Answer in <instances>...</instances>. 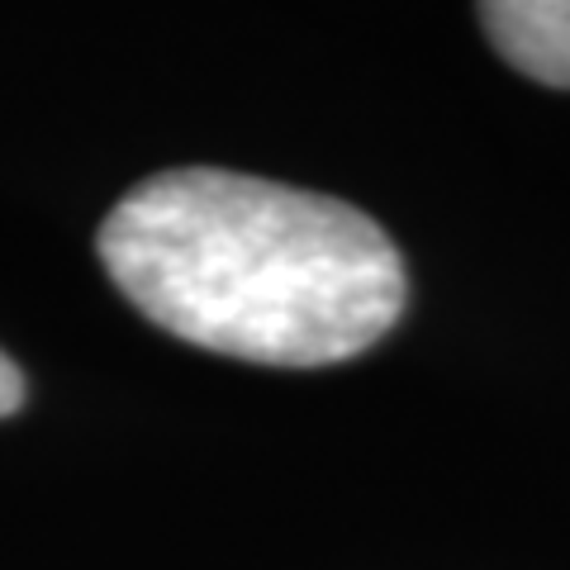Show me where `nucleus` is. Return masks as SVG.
<instances>
[{
  "label": "nucleus",
  "mask_w": 570,
  "mask_h": 570,
  "mask_svg": "<svg viewBox=\"0 0 570 570\" xmlns=\"http://www.w3.org/2000/svg\"><path fill=\"white\" fill-rule=\"evenodd\" d=\"M110 281L157 328L262 366L366 352L404 309V262L347 200L224 167H171L100 224Z\"/></svg>",
  "instance_id": "1"
},
{
  "label": "nucleus",
  "mask_w": 570,
  "mask_h": 570,
  "mask_svg": "<svg viewBox=\"0 0 570 570\" xmlns=\"http://www.w3.org/2000/svg\"><path fill=\"white\" fill-rule=\"evenodd\" d=\"M480 24L509 67L570 91V0H490Z\"/></svg>",
  "instance_id": "2"
},
{
  "label": "nucleus",
  "mask_w": 570,
  "mask_h": 570,
  "mask_svg": "<svg viewBox=\"0 0 570 570\" xmlns=\"http://www.w3.org/2000/svg\"><path fill=\"white\" fill-rule=\"evenodd\" d=\"M20 404H24V376H20V366L0 352V419L14 414Z\"/></svg>",
  "instance_id": "3"
}]
</instances>
